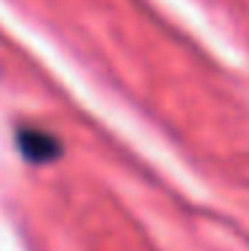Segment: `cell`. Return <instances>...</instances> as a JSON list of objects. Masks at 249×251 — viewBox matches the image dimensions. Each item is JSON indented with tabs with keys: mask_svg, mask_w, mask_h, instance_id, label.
<instances>
[{
	"mask_svg": "<svg viewBox=\"0 0 249 251\" xmlns=\"http://www.w3.org/2000/svg\"><path fill=\"white\" fill-rule=\"evenodd\" d=\"M16 147L29 163H49L62 152V145L54 134H49L46 128H29V126H22L16 131Z\"/></svg>",
	"mask_w": 249,
	"mask_h": 251,
	"instance_id": "6da1fadb",
	"label": "cell"
}]
</instances>
